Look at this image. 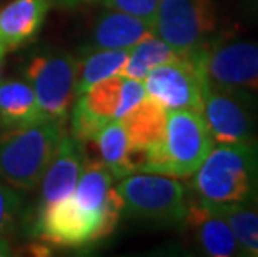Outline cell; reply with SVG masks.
<instances>
[{
	"label": "cell",
	"mask_w": 258,
	"mask_h": 257,
	"mask_svg": "<svg viewBox=\"0 0 258 257\" xmlns=\"http://www.w3.org/2000/svg\"><path fill=\"white\" fill-rule=\"evenodd\" d=\"M177 57L178 54L165 40H162L157 34H150L144 40L128 48L127 62H125L120 75L144 82L157 65L165 64Z\"/></svg>",
	"instance_id": "21"
},
{
	"label": "cell",
	"mask_w": 258,
	"mask_h": 257,
	"mask_svg": "<svg viewBox=\"0 0 258 257\" xmlns=\"http://www.w3.org/2000/svg\"><path fill=\"white\" fill-rule=\"evenodd\" d=\"M251 2H253V4L256 5V7H258V0H251Z\"/></svg>",
	"instance_id": "27"
},
{
	"label": "cell",
	"mask_w": 258,
	"mask_h": 257,
	"mask_svg": "<svg viewBox=\"0 0 258 257\" xmlns=\"http://www.w3.org/2000/svg\"><path fill=\"white\" fill-rule=\"evenodd\" d=\"M213 145L199 111H167L163 137L145 154L142 172L163 174L175 179L191 177Z\"/></svg>",
	"instance_id": "3"
},
{
	"label": "cell",
	"mask_w": 258,
	"mask_h": 257,
	"mask_svg": "<svg viewBox=\"0 0 258 257\" xmlns=\"http://www.w3.org/2000/svg\"><path fill=\"white\" fill-rule=\"evenodd\" d=\"M134 154L137 172H142L145 154L162 140L165 132L167 111L150 97H145L125 117L120 119Z\"/></svg>",
	"instance_id": "15"
},
{
	"label": "cell",
	"mask_w": 258,
	"mask_h": 257,
	"mask_svg": "<svg viewBox=\"0 0 258 257\" xmlns=\"http://www.w3.org/2000/svg\"><path fill=\"white\" fill-rule=\"evenodd\" d=\"M10 254V244L4 237H0V257Z\"/></svg>",
	"instance_id": "25"
},
{
	"label": "cell",
	"mask_w": 258,
	"mask_h": 257,
	"mask_svg": "<svg viewBox=\"0 0 258 257\" xmlns=\"http://www.w3.org/2000/svg\"><path fill=\"white\" fill-rule=\"evenodd\" d=\"M65 132V125L45 119L25 127H0V180L34 190Z\"/></svg>",
	"instance_id": "2"
},
{
	"label": "cell",
	"mask_w": 258,
	"mask_h": 257,
	"mask_svg": "<svg viewBox=\"0 0 258 257\" xmlns=\"http://www.w3.org/2000/svg\"><path fill=\"white\" fill-rule=\"evenodd\" d=\"M183 224L194 231L195 240L203 254L212 257L245 255L227 221L208 202L190 199Z\"/></svg>",
	"instance_id": "13"
},
{
	"label": "cell",
	"mask_w": 258,
	"mask_h": 257,
	"mask_svg": "<svg viewBox=\"0 0 258 257\" xmlns=\"http://www.w3.org/2000/svg\"><path fill=\"white\" fill-rule=\"evenodd\" d=\"M215 0H160L153 30L178 56L203 50L217 29Z\"/></svg>",
	"instance_id": "6"
},
{
	"label": "cell",
	"mask_w": 258,
	"mask_h": 257,
	"mask_svg": "<svg viewBox=\"0 0 258 257\" xmlns=\"http://www.w3.org/2000/svg\"><path fill=\"white\" fill-rule=\"evenodd\" d=\"M98 2L107 9L135 15V17L150 22L153 25L160 0H98Z\"/></svg>",
	"instance_id": "23"
},
{
	"label": "cell",
	"mask_w": 258,
	"mask_h": 257,
	"mask_svg": "<svg viewBox=\"0 0 258 257\" xmlns=\"http://www.w3.org/2000/svg\"><path fill=\"white\" fill-rule=\"evenodd\" d=\"M205 84L199 52L194 56H178L157 65L144 80L147 95L165 111L194 109L200 112Z\"/></svg>",
	"instance_id": "10"
},
{
	"label": "cell",
	"mask_w": 258,
	"mask_h": 257,
	"mask_svg": "<svg viewBox=\"0 0 258 257\" xmlns=\"http://www.w3.org/2000/svg\"><path fill=\"white\" fill-rule=\"evenodd\" d=\"M85 161V144H82L70 132H65L40 179L42 205L62 200L74 194Z\"/></svg>",
	"instance_id": "12"
},
{
	"label": "cell",
	"mask_w": 258,
	"mask_h": 257,
	"mask_svg": "<svg viewBox=\"0 0 258 257\" xmlns=\"http://www.w3.org/2000/svg\"><path fill=\"white\" fill-rule=\"evenodd\" d=\"M20 197L17 190L0 180V237H4L10 229L20 212Z\"/></svg>",
	"instance_id": "22"
},
{
	"label": "cell",
	"mask_w": 258,
	"mask_h": 257,
	"mask_svg": "<svg viewBox=\"0 0 258 257\" xmlns=\"http://www.w3.org/2000/svg\"><path fill=\"white\" fill-rule=\"evenodd\" d=\"M35 236L57 247L82 249L107 239L110 232L100 219L85 211L72 194L62 200L40 205Z\"/></svg>",
	"instance_id": "8"
},
{
	"label": "cell",
	"mask_w": 258,
	"mask_h": 257,
	"mask_svg": "<svg viewBox=\"0 0 258 257\" xmlns=\"http://www.w3.org/2000/svg\"><path fill=\"white\" fill-rule=\"evenodd\" d=\"M203 79L208 85L258 95V43H208L199 52Z\"/></svg>",
	"instance_id": "9"
},
{
	"label": "cell",
	"mask_w": 258,
	"mask_h": 257,
	"mask_svg": "<svg viewBox=\"0 0 258 257\" xmlns=\"http://www.w3.org/2000/svg\"><path fill=\"white\" fill-rule=\"evenodd\" d=\"M128 50H113V48H87L79 59L77 69L75 97L84 94L93 84L112 75H120L127 62Z\"/></svg>",
	"instance_id": "19"
},
{
	"label": "cell",
	"mask_w": 258,
	"mask_h": 257,
	"mask_svg": "<svg viewBox=\"0 0 258 257\" xmlns=\"http://www.w3.org/2000/svg\"><path fill=\"white\" fill-rule=\"evenodd\" d=\"M74 197L85 211L100 219L108 232L115 231L122 217V202L115 179L100 159L87 157Z\"/></svg>",
	"instance_id": "11"
},
{
	"label": "cell",
	"mask_w": 258,
	"mask_h": 257,
	"mask_svg": "<svg viewBox=\"0 0 258 257\" xmlns=\"http://www.w3.org/2000/svg\"><path fill=\"white\" fill-rule=\"evenodd\" d=\"M212 205L227 221L243 254L258 257V200Z\"/></svg>",
	"instance_id": "20"
},
{
	"label": "cell",
	"mask_w": 258,
	"mask_h": 257,
	"mask_svg": "<svg viewBox=\"0 0 258 257\" xmlns=\"http://www.w3.org/2000/svg\"><path fill=\"white\" fill-rule=\"evenodd\" d=\"M92 2H98V0H52V4H57L58 7H65V9H74L79 7V5L92 4Z\"/></svg>",
	"instance_id": "24"
},
{
	"label": "cell",
	"mask_w": 258,
	"mask_h": 257,
	"mask_svg": "<svg viewBox=\"0 0 258 257\" xmlns=\"http://www.w3.org/2000/svg\"><path fill=\"white\" fill-rule=\"evenodd\" d=\"M4 65H5V48L0 45V82L4 80Z\"/></svg>",
	"instance_id": "26"
},
{
	"label": "cell",
	"mask_w": 258,
	"mask_h": 257,
	"mask_svg": "<svg viewBox=\"0 0 258 257\" xmlns=\"http://www.w3.org/2000/svg\"><path fill=\"white\" fill-rule=\"evenodd\" d=\"M191 177L197 199L210 204L258 200V139L213 145Z\"/></svg>",
	"instance_id": "1"
},
{
	"label": "cell",
	"mask_w": 258,
	"mask_h": 257,
	"mask_svg": "<svg viewBox=\"0 0 258 257\" xmlns=\"http://www.w3.org/2000/svg\"><path fill=\"white\" fill-rule=\"evenodd\" d=\"M122 216L162 226H180L188 209V190L178 179L153 172H134L117 180Z\"/></svg>",
	"instance_id": "4"
},
{
	"label": "cell",
	"mask_w": 258,
	"mask_h": 257,
	"mask_svg": "<svg viewBox=\"0 0 258 257\" xmlns=\"http://www.w3.org/2000/svg\"><path fill=\"white\" fill-rule=\"evenodd\" d=\"M200 114L213 144H240L255 139L258 95L205 84Z\"/></svg>",
	"instance_id": "7"
},
{
	"label": "cell",
	"mask_w": 258,
	"mask_h": 257,
	"mask_svg": "<svg viewBox=\"0 0 258 257\" xmlns=\"http://www.w3.org/2000/svg\"><path fill=\"white\" fill-rule=\"evenodd\" d=\"M50 7L52 0H10L0 9V45L5 52L34 42Z\"/></svg>",
	"instance_id": "14"
},
{
	"label": "cell",
	"mask_w": 258,
	"mask_h": 257,
	"mask_svg": "<svg viewBox=\"0 0 258 257\" xmlns=\"http://www.w3.org/2000/svg\"><path fill=\"white\" fill-rule=\"evenodd\" d=\"M95 145L102 164L115 180L137 172L134 154H132L127 132L120 120H110L95 137Z\"/></svg>",
	"instance_id": "18"
},
{
	"label": "cell",
	"mask_w": 258,
	"mask_h": 257,
	"mask_svg": "<svg viewBox=\"0 0 258 257\" xmlns=\"http://www.w3.org/2000/svg\"><path fill=\"white\" fill-rule=\"evenodd\" d=\"M79 59L69 52L47 50L32 57L24 70L37 97L42 117L67 125L75 99Z\"/></svg>",
	"instance_id": "5"
},
{
	"label": "cell",
	"mask_w": 258,
	"mask_h": 257,
	"mask_svg": "<svg viewBox=\"0 0 258 257\" xmlns=\"http://www.w3.org/2000/svg\"><path fill=\"white\" fill-rule=\"evenodd\" d=\"M150 34H155L150 22L120 10L107 9L93 24L90 48L128 50Z\"/></svg>",
	"instance_id": "16"
},
{
	"label": "cell",
	"mask_w": 258,
	"mask_h": 257,
	"mask_svg": "<svg viewBox=\"0 0 258 257\" xmlns=\"http://www.w3.org/2000/svg\"><path fill=\"white\" fill-rule=\"evenodd\" d=\"M43 120L37 97L27 80L0 82V127H25Z\"/></svg>",
	"instance_id": "17"
}]
</instances>
